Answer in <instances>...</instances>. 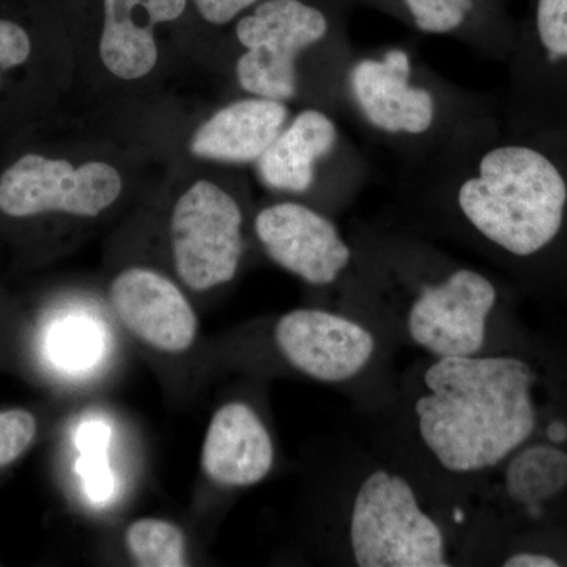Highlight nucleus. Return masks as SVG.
<instances>
[{
  "label": "nucleus",
  "instance_id": "aec40b11",
  "mask_svg": "<svg viewBox=\"0 0 567 567\" xmlns=\"http://www.w3.org/2000/svg\"><path fill=\"white\" fill-rule=\"evenodd\" d=\"M125 546L134 563L142 567L188 566V543L185 533L173 522L142 517L125 532Z\"/></svg>",
  "mask_w": 567,
  "mask_h": 567
},
{
  "label": "nucleus",
  "instance_id": "39448f33",
  "mask_svg": "<svg viewBox=\"0 0 567 567\" xmlns=\"http://www.w3.org/2000/svg\"><path fill=\"white\" fill-rule=\"evenodd\" d=\"M353 0H259L216 44L210 73L257 95L346 117Z\"/></svg>",
  "mask_w": 567,
  "mask_h": 567
},
{
  "label": "nucleus",
  "instance_id": "a211bd4d",
  "mask_svg": "<svg viewBox=\"0 0 567 567\" xmlns=\"http://www.w3.org/2000/svg\"><path fill=\"white\" fill-rule=\"evenodd\" d=\"M274 435L256 406L230 401L213 413L205 432L200 465L216 486L246 488L274 472Z\"/></svg>",
  "mask_w": 567,
  "mask_h": 567
},
{
  "label": "nucleus",
  "instance_id": "6e6552de",
  "mask_svg": "<svg viewBox=\"0 0 567 567\" xmlns=\"http://www.w3.org/2000/svg\"><path fill=\"white\" fill-rule=\"evenodd\" d=\"M499 115L492 96L436 73L404 44L354 52L346 117L404 167L417 166L476 122Z\"/></svg>",
  "mask_w": 567,
  "mask_h": 567
},
{
  "label": "nucleus",
  "instance_id": "f03ea898",
  "mask_svg": "<svg viewBox=\"0 0 567 567\" xmlns=\"http://www.w3.org/2000/svg\"><path fill=\"white\" fill-rule=\"evenodd\" d=\"M533 365L517 354L427 357L383 410L393 439L382 447L462 506L537 429Z\"/></svg>",
  "mask_w": 567,
  "mask_h": 567
},
{
  "label": "nucleus",
  "instance_id": "f8f14e48",
  "mask_svg": "<svg viewBox=\"0 0 567 567\" xmlns=\"http://www.w3.org/2000/svg\"><path fill=\"white\" fill-rule=\"evenodd\" d=\"M74 85L66 22L0 11V147L69 106Z\"/></svg>",
  "mask_w": 567,
  "mask_h": 567
},
{
  "label": "nucleus",
  "instance_id": "423d86ee",
  "mask_svg": "<svg viewBox=\"0 0 567 567\" xmlns=\"http://www.w3.org/2000/svg\"><path fill=\"white\" fill-rule=\"evenodd\" d=\"M189 17L196 18L189 0H96L92 18L65 21L73 99L87 100L92 111L115 110L167 95L189 66L207 70V44Z\"/></svg>",
  "mask_w": 567,
  "mask_h": 567
},
{
  "label": "nucleus",
  "instance_id": "412c9836",
  "mask_svg": "<svg viewBox=\"0 0 567 567\" xmlns=\"http://www.w3.org/2000/svg\"><path fill=\"white\" fill-rule=\"evenodd\" d=\"M189 2L207 44V70L210 71L218 41L223 39L224 33L235 20L256 6L259 0H189Z\"/></svg>",
  "mask_w": 567,
  "mask_h": 567
},
{
  "label": "nucleus",
  "instance_id": "6ab92c4d",
  "mask_svg": "<svg viewBox=\"0 0 567 567\" xmlns=\"http://www.w3.org/2000/svg\"><path fill=\"white\" fill-rule=\"evenodd\" d=\"M496 472H502L499 486L507 502L537 517L567 488V451L529 440Z\"/></svg>",
  "mask_w": 567,
  "mask_h": 567
},
{
  "label": "nucleus",
  "instance_id": "4be33fe9",
  "mask_svg": "<svg viewBox=\"0 0 567 567\" xmlns=\"http://www.w3.org/2000/svg\"><path fill=\"white\" fill-rule=\"evenodd\" d=\"M37 429V417L28 410L0 412V468L17 462L32 446Z\"/></svg>",
  "mask_w": 567,
  "mask_h": 567
},
{
  "label": "nucleus",
  "instance_id": "f3484780",
  "mask_svg": "<svg viewBox=\"0 0 567 567\" xmlns=\"http://www.w3.org/2000/svg\"><path fill=\"white\" fill-rule=\"evenodd\" d=\"M423 35L445 37L477 55L507 62L517 37L507 0H353Z\"/></svg>",
  "mask_w": 567,
  "mask_h": 567
},
{
  "label": "nucleus",
  "instance_id": "9d476101",
  "mask_svg": "<svg viewBox=\"0 0 567 567\" xmlns=\"http://www.w3.org/2000/svg\"><path fill=\"white\" fill-rule=\"evenodd\" d=\"M292 114L290 104L257 95H230L203 110H186L173 93L99 112L158 166L183 159L237 169L252 167Z\"/></svg>",
  "mask_w": 567,
  "mask_h": 567
},
{
  "label": "nucleus",
  "instance_id": "dca6fc26",
  "mask_svg": "<svg viewBox=\"0 0 567 567\" xmlns=\"http://www.w3.org/2000/svg\"><path fill=\"white\" fill-rule=\"evenodd\" d=\"M107 298L126 331L155 352L183 354L197 341L199 317L188 292L156 265L126 264L107 284Z\"/></svg>",
  "mask_w": 567,
  "mask_h": 567
},
{
  "label": "nucleus",
  "instance_id": "5701e85b",
  "mask_svg": "<svg viewBox=\"0 0 567 567\" xmlns=\"http://www.w3.org/2000/svg\"><path fill=\"white\" fill-rule=\"evenodd\" d=\"M505 567H558L561 563L557 558L535 550H518L502 559Z\"/></svg>",
  "mask_w": 567,
  "mask_h": 567
},
{
  "label": "nucleus",
  "instance_id": "1a4fd4ad",
  "mask_svg": "<svg viewBox=\"0 0 567 567\" xmlns=\"http://www.w3.org/2000/svg\"><path fill=\"white\" fill-rule=\"evenodd\" d=\"M158 219L171 275L207 295L240 276L252 237L251 182L245 169L196 162L166 164L136 204Z\"/></svg>",
  "mask_w": 567,
  "mask_h": 567
},
{
  "label": "nucleus",
  "instance_id": "9b49d317",
  "mask_svg": "<svg viewBox=\"0 0 567 567\" xmlns=\"http://www.w3.org/2000/svg\"><path fill=\"white\" fill-rule=\"evenodd\" d=\"M252 171L270 196L301 200L336 216L363 192L372 166L338 115L301 106Z\"/></svg>",
  "mask_w": 567,
  "mask_h": 567
},
{
  "label": "nucleus",
  "instance_id": "2eb2a0df",
  "mask_svg": "<svg viewBox=\"0 0 567 567\" xmlns=\"http://www.w3.org/2000/svg\"><path fill=\"white\" fill-rule=\"evenodd\" d=\"M252 237L270 262L316 290L339 292L357 271L350 237L330 213L274 197L252 216Z\"/></svg>",
  "mask_w": 567,
  "mask_h": 567
},
{
  "label": "nucleus",
  "instance_id": "f257e3e1",
  "mask_svg": "<svg viewBox=\"0 0 567 567\" xmlns=\"http://www.w3.org/2000/svg\"><path fill=\"white\" fill-rule=\"evenodd\" d=\"M395 224L464 246L505 270L567 260V128L514 133L484 118L399 174Z\"/></svg>",
  "mask_w": 567,
  "mask_h": 567
},
{
  "label": "nucleus",
  "instance_id": "0eeeda50",
  "mask_svg": "<svg viewBox=\"0 0 567 567\" xmlns=\"http://www.w3.org/2000/svg\"><path fill=\"white\" fill-rule=\"evenodd\" d=\"M462 507L380 447L357 458L342 505V551L358 567H450L472 558Z\"/></svg>",
  "mask_w": 567,
  "mask_h": 567
},
{
  "label": "nucleus",
  "instance_id": "20e7f679",
  "mask_svg": "<svg viewBox=\"0 0 567 567\" xmlns=\"http://www.w3.org/2000/svg\"><path fill=\"white\" fill-rule=\"evenodd\" d=\"M159 169L99 115L63 107L0 147V227L62 241L134 207Z\"/></svg>",
  "mask_w": 567,
  "mask_h": 567
},
{
  "label": "nucleus",
  "instance_id": "ddd939ff",
  "mask_svg": "<svg viewBox=\"0 0 567 567\" xmlns=\"http://www.w3.org/2000/svg\"><path fill=\"white\" fill-rule=\"evenodd\" d=\"M276 353L292 371L323 383L368 391L375 404L379 388L388 399L394 390L379 385L385 372L388 341L372 324L346 309L306 306L279 316L271 328Z\"/></svg>",
  "mask_w": 567,
  "mask_h": 567
},
{
  "label": "nucleus",
  "instance_id": "4468645a",
  "mask_svg": "<svg viewBox=\"0 0 567 567\" xmlns=\"http://www.w3.org/2000/svg\"><path fill=\"white\" fill-rule=\"evenodd\" d=\"M499 118L514 133L567 128V0H528Z\"/></svg>",
  "mask_w": 567,
  "mask_h": 567
},
{
  "label": "nucleus",
  "instance_id": "7ed1b4c3",
  "mask_svg": "<svg viewBox=\"0 0 567 567\" xmlns=\"http://www.w3.org/2000/svg\"><path fill=\"white\" fill-rule=\"evenodd\" d=\"M350 240L357 271L338 292L341 309L388 344L405 342L427 357L494 352V319L505 298L494 276L399 224H360Z\"/></svg>",
  "mask_w": 567,
  "mask_h": 567
}]
</instances>
